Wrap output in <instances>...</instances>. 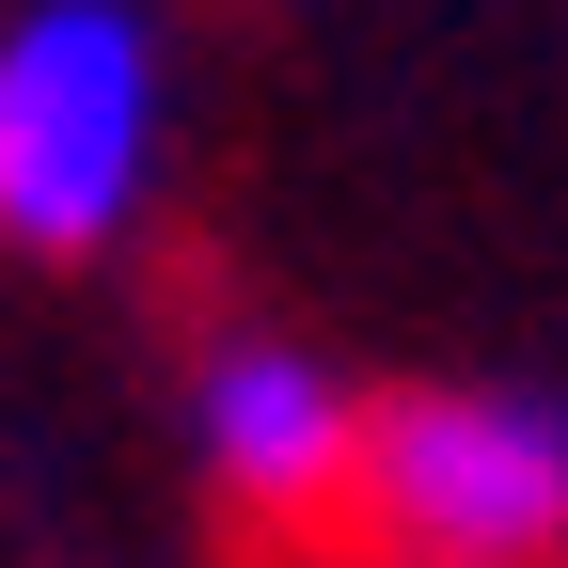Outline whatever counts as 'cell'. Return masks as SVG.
Segmentation results:
<instances>
[{"instance_id":"1","label":"cell","mask_w":568,"mask_h":568,"mask_svg":"<svg viewBox=\"0 0 568 568\" xmlns=\"http://www.w3.org/2000/svg\"><path fill=\"white\" fill-rule=\"evenodd\" d=\"M159 159V48L126 0H32L0 32V237L95 253Z\"/></svg>"},{"instance_id":"3","label":"cell","mask_w":568,"mask_h":568,"mask_svg":"<svg viewBox=\"0 0 568 568\" xmlns=\"http://www.w3.org/2000/svg\"><path fill=\"white\" fill-rule=\"evenodd\" d=\"M364 395H347L316 347L284 332H222L190 379V443H205V489L253 521V537H347L364 506Z\"/></svg>"},{"instance_id":"2","label":"cell","mask_w":568,"mask_h":568,"mask_svg":"<svg viewBox=\"0 0 568 568\" xmlns=\"http://www.w3.org/2000/svg\"><path fill=\"white\" fill-rule=\"evenodd\" d=\"M347 537L379 568H568V410L552 395H379Z\"/></svg>"}]
</instances>
